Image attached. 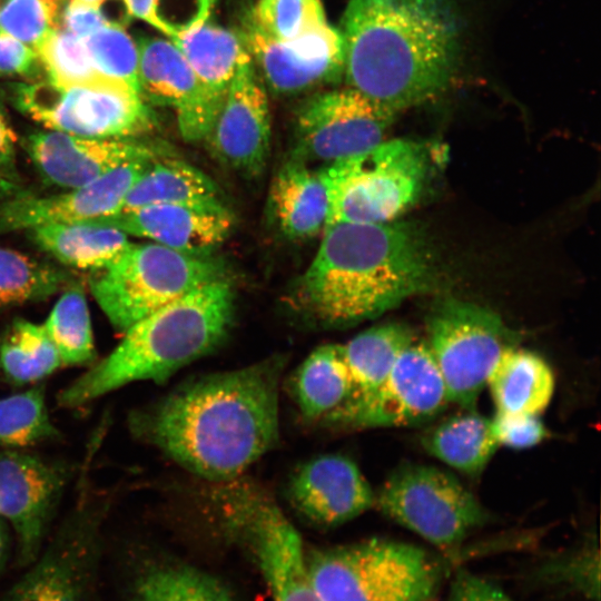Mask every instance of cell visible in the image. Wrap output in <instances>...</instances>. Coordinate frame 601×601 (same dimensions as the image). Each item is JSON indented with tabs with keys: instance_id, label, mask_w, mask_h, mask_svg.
I'll return each instance as SVG.
<instances>
[{
	"instance_id": "8",
	"label": "cell",
	"mask_w": 601,
	"mask_h": 601,
	"mask_svg": "<svg viewBox=\"0 0 601 601\" xmlns=\"http://www.w3.org/2000/svg\"><path fill=\"white\" fill-rule=\"evenodd\" d=\"M224 276L223 263L211 255L130 242L110 264L95 272L89 286L108 321L124 334L159 308Z\"/></svg>"
},
{
	"instance_id": "35",
	"label": "cell",
	"mask_w": 601,
	"mask_h": 601,
	"mask_svg": "<svg viewBox=\"0 0 601 601\" xmlns=\"http://www.w3.org/2000/svg\"><path fill=\"white\" fill-rule=\"evenodd\" d=\"M69 282L68 274L14 249L0 247V307L45 300Z\"/></svg>"
},
{
	"instance_id": "28",
	"label": "cell",
	"mask_w": 601,
	"mask_h": 601,
	"mask_svg": "<svg viewBox=\"0 0 601 601\" xmlns=\"http://www.w3.org/2000/svg\"><path fill=\"white\" fill-rule=\"evenodd\" d=\"M290 387L299 413L307 421H323L347 402L353 384L338 344L315 348L294 372Z\"/></svg>"
},
{
	"instance_id": "4",
	"label": "cell",
	"mask_w": 601,
	"mask_h": 601,
	"mask_svg": "<svg viewBox=\"0 0 601 601\" xmlns=\"http://www.w3.org/2000/svg\"><path fill=\"white\" fill-rule=\"evenodd\" d=\"M234 312L227 275L197 287L130 326L107 356L59 392L57 403L72 410L135 382H166L226 339Z\"/></svg>"
},
{
	"instance_id": "33",
	"label": "cell",
	"mask_w": 601,
	"mask_h": 601,
	"mask_svg": "<svg viewBox=\"0 0 601 601\" xmlns=\"http://www.w3.org/2000/svg\"><path fill=\"white\" fill-rule=\"evenodd\" d=\"M56 346L63 366H85L96 362L90 311L83 290L68 288L42 324Z\"/></svg>"
},
{
	"instance_id": "24",
	"label": "cell",
	"mask_w": 601,
	"mask_h": 601,
	"mask_svg": "<svg viewBox=\"0 0 601 601\" xmlns=\"http://www.w3.org/2000/svg\"><path fill=\"white\" fill-rule=\"evenodd\" d=\"M485 386L496 412L540 415L552 400L555 380L541 356L514 344L497 357Z\"/></svg>"
},
{
	"instance_id": "42",
	"label": "cell",
	"mask_w": 601,
	"mask_h": 601,
	"mask_svg": "<svg viewBox=\"0 0 601 601\" xmlns=\"http://www.w3.org/2000/svg\"><path fill=\"white\" fill-rule=\"evenodd\" d=\"M491 421L500 446L529 449L548 436V431L539 415L495 412Z\"/></svg>"
},
{
	"instance_id": "6",
	"label": "cell",
	"mask_w": 601,
	"mask_h": 601,
	"mask_svg": "<svg viewBox=\"0 0 601 601\" xmlns=\"http://www.w3.org/2000/svg\"><path fill=\"white\" fill-rule=\"evenodd\" d=\"M307 570L323 601H435L444 578L423 549L382 539L314 551Z\"/></svg>"
},
{
	"instance_id": "7",
	"label": "cell",
	"mask_w": 601,
	"mask_h": 601,
	"mask_svg": "<svg viewBox=\"0 0 601 601\" xmlns=\"http://www.w3.org/2000/svg\"><path fill=\"white\" fill-rule=\"evenodd\" d=\"M428 150L407 139L382 141L321 171L328 191L326 227L342 223L395 220L422 195L430 171Z\"/></svg>"
},
{
	"instance_id": "34",
	"label": "cell",
	"mask_w": 601,
	"mask_h": 601,
	"mask_svg": "<svg viewBox=\"0 0 601 601\" xmlns=\"http://www.w3.org/2000/svg\"><path fill=\"white\" fill-rule=\"evenodd\" d=\"M60 437L46 401L45 386L27 390L0 398V446L24 450Z\"/></svg>"
},
{
	"instance_id": "3",
	"label": "cell",
	"mask_w": 601,
	"mask_h": 601,
	"mask_svg": "<svg viewBox=\"0 0 601 601\" xmlns=\"http://www.w3.org/2000/svg\"><path fill=\"white\" fill-rule=\"evenodd\" d=\"M322 234L295 290L300 314L321 327L375 318L432 285V249L412 223H342Z\"/></svg>"
},
{
	"instance_id": "45",
	"label": "cell",
	"mask_w": 601,
	"mask_h": 601,
	"mask_svg": "<svg viewBox=\"0 0 601 601\" xmlns=\"http://www.w3.org/2000/svg\"><path fill=\"white\" fill-rule=\"evenodd\" d=\"M63 23L67 31L81 39L88 38L108 24L99 6H93L82 0L69 1L63 13Z\"/></svg>"
},
{
	"instance_id": "47",
	"label": "cell",
	"mask_w": 601,
	"mask_h": 601,
	"mask_svg": "<svg viewBox=\"0 0 601 601\" xmlns=\"http://www.w3.org/2000/svg\"><path fill=\"white\" fill-rule=\"evenodd\" d=\"M7 553H8V536L0 521V573L4 566Z\"/></svg>"
},
{
	"instance_id": "2",
	"label": "cell",
	"mask_w": 601,
	"mask_h": 601,
	"mask_svg": "<svg viewBox=\"0 0 601 601\" xmlns=\"http://www.w3.org/2000/svg\"><path fill=\"white\" fill-rule=\"evenodd\" d=\"M338 30L347 87L396 114L444 92L461 65L453 0H348Z\"/></svg>"
},
{
	"instance_id": "23",
	"label": "cell",
	"mask_w": 601,
	"mask_h": 601,
	"mask_svg": "<svg viewBox=\"0 0 601 601\" xmlns=\"http://www.w3.org/2000/svg\"><path fill=\"white\" fill-rule=\"evenodd\" d=\"M269 216L289 239H306L325 229L328 191L321 169L290 158L276 173L268 194Z\"/></svg>"
},
{
	"instance_id": "26",
	"label": "cell",
	"mask_w": 601,
	"mask_h": 601,
	"mask_svg": "<svg viewBox=\"0 0 601 601\" xmlns=\"http://www.w3.org/2000/svg\"><path fill=\"white\" fill-rule=\"evenodd\" d=\"M217 201L221 199L210 177L193 165L165 154L154 159L140 174L127 193L119 211L157 204Z\"/></svg>"
},
{
	"instance_id": "5",
	"label": "cell",
	"mask_w": 601,
	"mask_h": 601,
	"mask_svg": "<svg viewBox=\"0 0 601 601\" xmlns=\"http://www.w3.org/2000/svg\"><path fill=\"white\" fill-rule=\"evenodd\" d=\"M81 464L73 503L28 571L2 601H90L111 510V490L97 487L90 465L104 432L93 435Z\"/></svg>"
},
{
	"instance_id": "32",
	"label": "cell",
	"mask_w": 601,
	"mask_h": 601,
	"mask_svg": "<svg viewBox=\"0 0 601 601\" xmlns=\"http://www.w3.org/2000/svg\"><path fill=\"white\" fill-rule=\"evenodd\" d=\"M130 601H235L213 574L183 563H156L138 577Z\"/></svg>"
},
{
	"instance_id": "30",
	"label": "cell",
	"mask_w": 601,
	"mask_h": 601,
	"mask_svg": "<svg viewBox=\"0 0 601 601\" xmlns=\"http://www.w3.org/2000/svg\"><path fill=\"white\" fill-rule=\"evenodd\" d=\"M414 339L407 326L388 323L373 326L345 344H338L353 384L351 398L373 391Z\"/></svg>"
},
{
	"instance_id": "43",
	"label": "cell",
	"mask_w": 601,
	"mask_h": 601,
	"mask_svg": "<svg viewBox=\"0 0 601 601\" xmlns=\"http://www.w3.org/2000/svg\"><path fill=\"white\" fill-rule=\"evenodd\" d=\"M38 56L21 41L0 35V76L33 77L38 73Z\"/></svg>"
},
{
	"instance_id": "15",
	"label": "cell",
	"mask_w": 601,
	"mask_h": 601,
	"mask_svg": "<svg viewBox=\"0 0 601 601\" xmlns=\"http://www.w3.org/2000/svg\"><path fill=\"white\" fill-rule=\"evenodd\" d=\"M68 480L62 464L24 450L0 452V518L14 532L21 566L32 563L45 545Z\"/></svg>"
},
{
	"instance_id": "37",
	"label": "cell",
	"mask_w": 601,
	"mask_h": 601,
	"mask_svg": "<svg viewBox=\"0 0 601 601\" xmlns=\"http://www.w3.org/2000/svg\"><path fill=\"white\" fill-rule=\"evenodd\" d=\"M540 587L600 600V561L597 542H589L573 552L546 559L531 577Z\"/></svg>"
},
{
	"instance_id": "20",
	"label": "cell",
	"mask_w": 601,
	"mask_h": 601,
	"mask_svg": "<svg viewBox=\"0 0 601 601\" xmlns=\"http://www.w3.org/2000/svg\"><path fill=\"white\" fill-rule=\"evenodd\" d=\"M138 79L144 99L173 108L181 137L205 140L218 115L179 48L170 39L141 37Z\"/></svg>"
},
{
	"instance_id": "14",
	"label": "cell",
	"mask_w": 601,
	"mask_h": 601,
	"mask_svg": "<svg viewBox=\"0 0 601 601\" xmlns=\"http://www.w3.org/2000/svg\"><path fill=\"white\" fill-rule=\"evenodd\" d=\"M397 114L346 87L314 95L298 109L292 158L326 165L383 141Z\"/></svg>"
},
{
	"instance_id": "25",
	"label": "cell",
	"mask_w": 601,
	"mask_h": 601,
	"mask_svg": "<svg viewBox=\"0 0 601 601\" xmlns=\"http://www.w3.org/2000/svg\"><path fill=\"white\" fill-rule=\"evenodd\" d=\"M33 243L63 265L97 272L129 245V236L92 223L53 224L28 230Z\"/></svg>"
},
{
	"instance_id": "1",
	"label": "cell",
	"mask_w": 601,
	"mask_h": 601,
	"mask_svg": "<svg viewBox=\"0 0 601 601\" xmlns=\"http://www.w3.org/2000/svg\"><path fill=\"white\" fill-rule=\"evenodd\" d=\"M284 366L283 356H272L195 377L131 411L128 427L204 480H235L278 442Z\"/></svg>"
},
{
	"instance_id": "17",
	"label": "cell",
	"mask_w": 601,
	"mask_h": 601,
	"mask_svg": "<svg viewBox=\"0 0 601 601\" xmlns=\"http://www.w3.org/2000/svg\"><path fill=\"white\" fill-rule=\"evenodd\" d=\"M239 36L266 88L275 93H300L343 78L344 53L338 29L331 27L285 42L266 36L248 18Z\"/></svg>"
},
{
	"instance_id": "31",
	"label": "cell",
	"mask_w": 601,
	"mask_h": 601,
	"mask_svg": "<svg viewBox=\"0 0 601 601\" xmlns=\"http://www.w3.org/2000/svg\"><path fill=\"white\" fill-rule=\"evenodd\" d=\"M61 366L42 324L16 319L0 337V373L13 386L39 384Z\"/></svg>"
},
{
	"instance_id": "36",
	"label": "cell",
	"mask_w": 601,
	"mask_h": 601,
	"mask_svg": "<svg viewBox=\"0 0 601 601\" xmlns=\"http://www.w3.org/2000/svg\"><path fill=\"white\" fill-rule=\"evenodd\" d=\"M248 18L263 33L285 42L297 41L332 27L321 0H258Z\"/></svg>"
},
{
	"instance_id": "10",
	"label": "cell",
	"mask_w": 601,
	"mask_h": 601,
	"mask_svg": "<svg viewBox=\"0 0 601 601\" xmlns=\"http://www.w3.org/2000/svg\"><path fill=\"white\" fill-rule=\"evenodd\" d=\"M374 506L434 546L451 551L489 515L453 474L439 467L405 464L375 493Z\"/></svg>"
},
{
	"instance_id": "21",
	"label": "cell",
	"mask_w": 601,
	"mask_h": 601,
	"mask_svg": "<svg viewBox=\"0 0 601 601\" xmlns=\"http://www.w3.org/2000/svg\"><path fill=\"white\" fill-rule=\"evenodd\" d=\"M86 223L115 227L176 252L210 255L230 235L235 218L223 201L157 204Z\"/></svg>"
},
{
	"instance_id": "46",
	"label": "cell",
	"mask_w": 601,
	"mask_h": 601,
	"mask_svg": "<svg viewBox=\"0 0 601 601\" xmlns=\"http://www.w3.org/2000/svg\"><path fill=\"white\" fill-rule=\"evenodd\" d=\"M17 135L0 110V193L4 195L17 183Z\"/></svg>"
},
{
	"instance_id": "22",
	"label": "cell",
	"mask_w": 601,
	"mask_h": 601,
	"mask_svg": "<svg viewBox=\"0 0 601 601\" xmlns=\"http://www.w3.org/2000/svg\"><path fill=\"white\" fill-rule=\"evenodd\" d=\"M287 492L296 512L323 528L345 524L375 503V492L358 466L341 454L319 455L299 465Z\"/></svg>"
},
{
	"instance_id": "16",
	"label": "cell",
	"mask_w": 601,
	"mask_h": 601,
	"mask_svg": "<svg viewBox=\"0 0 601 601\" xmlns=\"http://www.w3.org/2000/svg\"><path fill=\"white\" fill-rule=\"evenodd\" d=\"M205 141L225 166L247 177L259 176L270 149L267 88L246 51Z\"/></svg>"
},
{
	"instance_id": "29",
	"label": "cell",
	"mask_w": 601,
	"mask_h": 601,
	"mask_svg": "<svg viewBox=\"0 0 601 601\" xmlns=\"http://www.w3.org/2000/svg\"><path fill=\"white\" fill-rule=\"evenodd\" d=\"M170 40L179 48L214 105L220 109L246 52L239 33L206 21Z\"/></svg>"
},
{
	"instance_id": "39",
	"label": "cell",
	"mask_w": 601,
	"mask_h": 601,
	"mask_svg": "<svg viewBox=\"0 0 601 601\" xmlns=\"http://www.w3.org/2000/svg\"><path fill=\"white\" fill-rule=\"evenodd\" d=\"M85 42L101 75L140 92L138 47L122 24L108 23L86 38Z\"/></svg>"
},
{
	"instance_id": "27",
	"label": "cell",
	"mask_w": 601,
	"mask_h": 601,
	"mask_svg": "<svg viewBox=\"0 0 601 601\" xmlns=\"http://www.w3.org/2000/svg\"><path fill=\"white\" fill-rule=\"evenodd\" d=\"M434 427L423 437L424 449L435 459L467 475L483 472L500 446L491 418L473 408H464Z\"/></svg>"
},
{
	"instance_id": "18",
	"label": "cell",
	"mask_w": 601,
	"mask_h": 601,
	"mask_svg": "<svg viewBox=\"0 0 601 601\" xmlns=\"http://www.w3.org/2000/svg\"><path fill=\"white\" fill-rule=\"evenodd\" d=\"M152 160L125 165L61 194L42 196L22 190L6 194L0 197V234L110 216L121 209L130 187Z\"/></svg>"
},
{
	"instance_id": "40",
	"label": "cell",
	"mask_w": 601,
	"mask_h": 601,
	"mask_svg": "<svg viewBox=\"0 0 601 601\" xmlns=\"http://www.w3.org/2000/svg\"><path fill=\"white\" fill-rule=\"evenodd\" d=\"M128 14L177 39L207 21L215 0H124Z\"/></svg>"
},
{
	"instance_id": "48",
	"label": "cell",
	"mask_w": 601,
	"mask_h": 601,
	"mask_svg": "<svg viewBox=\"0 0 601 601\" xmlns=\"http://www.w3.org/2000/svg\"><path fill=\"white\" fill-rule=\"evenodd\" d=\"M82 1H85L87 3H90V4H93V6H99L105 0H82Z\"/></svg>"
},
{
	"instance_id": "38",
	"label": "cell",
	"mask_w": 601,
	"mask_h": 601,
	"mask_svg": "<svg viewBox=\"0 0 601 601\" xmlns=\"http://www.w3.org/2000/svg\"><path fill=\"white\" fill-rule=\"evenodd\" d=\"M36 53L49 75V81L60 88L115 81L99 72L85 39L67 30L55 31Z\"/></svg>"
},
{
	"instance_id": "13",
	"label": "cell",
	"mask_w": 601,
	"mask_h": 601,
	"mask_svg": "<svg viewBox=\"0 0 601 601\" xmlns=\"http://www.w3.org/2000/svg\"><path fill=\"white\" fill-rule=\"evenodd\" d=\"M449 403L426 342L414 339L373 391L349 398L322 422L349 430L412 426L431 421Z\"/></svg>"
},
{
	"instance_id": "44",
	"label": "cell",
	"mask_w": 601,
	"mask_h": 601,
	"mask_svg": "<svg viewBox=\"0 0 601 601\" xmlns=\"http://www.w3.org/2000/svg\"><path fill=\"white\" fill-rule=\"evenodd\" d=\"M449 601H515L489 581L460 570L451 584Z\"/></svg>"
},
{
	"instance_id": "41",
	"label": "cell",
	"mask_w": 601,
	"mask_h": 601,
	"mask_svg": "<svg viewBox=\"0 0 601 601\" xmlns=\"http://www.w3.org/2000/svg\"><path fill=\"white\" fill-rule=\"evenodd\" d=\"M60 0H8L0 10V30L35 51L59 29Z\"/></svg>"
},
{
	"instance_id": "12",
	"label": "cell",
	"mask_w": 601,
	"mask_h": 601,
	"mask_svg": "<svg viewBox=\"0 0 601 601\" xmlns=\"http://www.w3.org/2000/svg\"><path fill=\"white\" fill-rule=\"evenodd\" d=\"M14 104L48 130L88 138H137L154 125L140 92L118 81L60 88L20 85Z\"/></svg>"
},
{
	"instance_id": "11",
	"label": "cell",
	"mask_w": 601,
	"mask_h": 601,
	"mask_svg": "<svg viewBox=\"0 0 601 601\" xmlns=\"http://www.w3.org/2000/svg\"><path fill=\"white\" fill-rule=\"evenodd\" d=\"M427 332L450 403L473 408L497 357L515 344L513 332L495 312L456 298L434 307Z\"/></svg>"
},
{
	"instance_id": "19",
	"label": "cell",
	"mask_w": 601,
	"mask_h": 601,
	"mask_svg": "<svg viewBox=\"0 0 601 601\" xmlns=\"http://www.w3.org/2000/svg\"><path fill=\"white\" fill-rule=\"evenodd\" d=\"M24 149L41 177L65 189L88 185L125 165L166 154L137 138H88L55 130L29 135Z\"/></svg>"
},
{
	"instance_id": "9",
	"label": "cell",
	"mask_w": 601,
	"mask_h": 601,
	"mask_svg": "<svg viewBox=\"0 0 601 601\" xmlns=\"http://www.w3.org/2000/svg\"><path fill=\"white\" fill-rule=\"evenodd\" d=\"M218 490L223 526L245 546L272 601H323L311 581L300 535L277 504L235 480Z\"/></svg>"
}]
</instances>
